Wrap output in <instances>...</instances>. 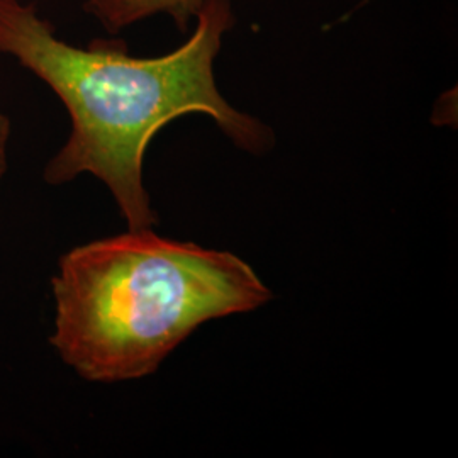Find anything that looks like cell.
<instances>
[{
    "label": "cell",
    "mask_w": 458,
    "mask_h": 458,
    "mask_svg": "<svg viewBox=\"0 0 458 458\" xmlns=\"http://www.w3.org/2000/svg\"><path fill=\"white\" fill-rule=\"evenodd\" d=\"M196 17V31L181 48L134 58L123 41L68 45L36 4L0 0V53L47 83L72 121L65 145L45 168L49 185L90 174L111 191L128 228H153L158 217L143 183V160L151 140L174 119L211 115L248 153L274 147L272 130L231 107L216 85L214 60L236 22L231 0H204Z\"/></svg>",
    "instance_id": "cell-1"
},
{
    "label": "cell",
    "mask_w": 458,
    "mask_h": 458,
    "mask_svg": "<svg viewBox=\"0 0 458 458\" xmlns=\"http://www.w3.org/2000/svg\"><path fill=\"white\" fill-rule=\"evenodd\" d=\"M51 291L49 344L72 370L98 384L151 376L197 327L255 311L274 297L234 253L151 228L66 251Z\"/></svg>",
    "instance_id": "cell-2"
},
{
    "label": "cell",
    "mask_w": 458,
    "mask_h": 458,
    "mask_svg": "<svg viewBox=\"0 0 458 458\" xmlns=\"http://www.w3.org/2000/svg\"><path fill=\"white\" fill-rule=\"evenodd\" d=\"M202 4L204 0H85L83 9L111 34L157 14H168L179 31L187 33Z\"/></svg>",
    "instance_id": "cell-3"
},
{
    "label": "cell",
    "mask_w": 458,
    "mask_h": 458,
    "mask_svg": "<svg viewBox=\"0 0 458 458\" xmlns=\"http://www.w3.org/2000/svg\"><path fill=\"white\" fill-rule=\"evenodd\" d=\"M11 138V121L0 111V189L7 172V145Z\"/></svg>",
    "instance_id": "cell-4"
},
{
    "label": "cell",
    "mask_w": 458,
    "mask_h": 458,
    "mask_svg": "<svg viewBox=\"0 0 458 458\" xmlns=\"http://www.w3.org/2000/svg\"><path fill=\"white\" fill-rule=\"evenodd\" d=\"M365 2H369V0H365ZM365 2H363V4H365ZM359 7H360V5H359ZM359 7H357V9H359Z\"/></svg>",
    "instance_id": "cell-5"
}]
</instances>
